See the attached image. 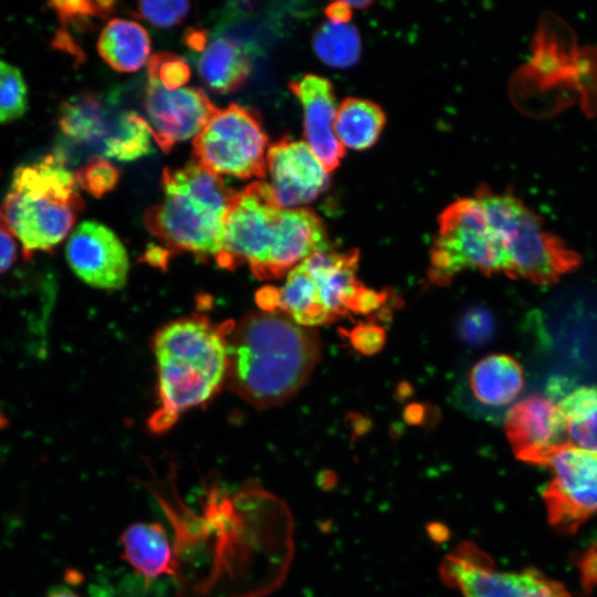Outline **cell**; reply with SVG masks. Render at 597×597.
Wrapping results in <instances>:
<instances>
[{
  "instance_id": "obj_1",
  "label": "cell",
  "mask_w": 597,
  "mask_h": 597,
  "mask_svg": "<svg viewBox=\"0 0 597 597\" xmlns=\"http://www.w3.org/2000/svg\"><path fill=\"white\" fill-rule=\"evenodd\" d=\"M321 355L312 328L281 311L249 313L228 336V387L258 408L280 405L307 381Z\"/></svg>"
},
{
  "instance_id": "obj_2",
  "label": "cell",
  "mask_w": 597,
  "mask_h": 597,
  "mask_svg": "<svg viewBox=\"0 0 597 597\" xmlns=\"http://www.w3.org/2000/svg\"><path fill=\"white\" fill-rule=\"evenodd\" d=\"M328 247L324 224L312 210L282 208L270 184L253 181L227 216L216 262L230 270L248 264L258 279L274 280Z\"/></svg>"
},
{
  "instance_id": "obj_3",
  "label": "cell",
  "mask_w": 597,
  "mask_h": 597,
  "mask_svg": "<svg viewBox=\"0 0 597 597\" xmlns=\"http://www.w3.org/2000/svg\"><path fill=\"white\" fill-rule=\"evenodd\" d=\"M231 321L212 323L191 315L170 322L154 338L159 406L148 419L155 433L169 430L180 415L211 399L226 383Z\"/></svg>"
},
{
  "instance_id": "obj_4",
  "label": "cell",
  "mask_w": 597,
  "mask_h": 597,
  "mask_svg": "<svg viewBox=\"0 0 597 597\" xmlns=\"http://www.w3.org/2000/svg\"><path fill=\"white\" fill-rule=\"evenodd\" d=\"M164 198L145 212L148 231L174 251L218 259L227 216L239 192L222 178L191 161L163 170Z\"/></svg>"
},
{
  "instance_id": "obj_5",
  "label": "cell",
  "mask_w": 597,
  "mask_h": 597,
  "mask_svg": "<svg viewBox=\"0 0 597 597\" xmlns=\"http://www.w3.org/2000/svg\"><path fill=\"white\" fill-rule=\"evenodd\" d=\"M84 208L74 174L57 155L18 167L0 205V227L21 245L24 259L49 252L73 230Z\"/></svg>"
},
{
  "instance_id": "obj_6",
  "label": "cell",
  "mask_w": 597,
  "mask_h": 597,
  "mask_svg": "<svg viewBox=\"0 0 597 597\" xmlns=\"http://www.w3.org/2000/svg\"><path fill=\"white\" fill-rule=\"evenodd\" d=\"M475 198L492 228L504 239L510 277L551 285L579 265V254L546 230L540 216L512 192L499 193L482 186Z\"/></svg>"
},
{
  "instance_id": "obj_7",
  "label": "cell",
  "mask_w": 597,
  "mask_h": 597,
  "mask_svg": "<svg viewBox=\"0 0 597 597\" xmlns=\"http://www.w3.org/2000/svg\"><path fill=\"white\" fill-rule=\"evenodd\" d=\"M430 262V276L437 283H447L465 269L511 273L505 242L475 197L458 199L442 211Z\"/></svg>"
},
{
  "instance_id": "obj_8",
  "label": "cell",
  "mask_w": 597,
  "mask_h": 597,
  "mask_svg": "<svg viewBox=\"0 0 597 597\" xmlns=\"http://www.w3.org/2000/svg\"><path fill=\"white\" fill-rule=\"evenodd\" d=\"M266 145L268 136L258 112L232 103L218 108L195 136L192 154L196 163L214 175L264 178Z\"/></svg>"
},
{
  "instance_id": "obj_9",
  "label": "cell",
  "mask_w": 597,
  "mask_h": 597,
  "mask_svg": "<svg viewBox=\"0 0 597 597\" xmlns=\"http://www.w3.org/2000/svg\"><path fill=\"white\" fill-rule=\"evenodd\" d=\"M440 576L464 597H569L562 584L536 569L496 570L491 558L470 542L443 559Z\"/></svg>"
},
{
  "instance_id": "obj_10",
  "label": "cell",
  "mask_w": 597,
  "mask_h": 597,
  "mask_svg": "<svg viewBox=\"0 0 597 597\" xmlns=\"http://www.w3.org/2000/svg\"><path fill=\"white\" fill-rule=\"evenodd\" d=\"M545 467L552 472L543 492L548 521L559 531L575 532L597 512V454L565 443Z\"/></svg>"
},
{
  "instance_id": "obj_11",
  "label": "cell",
  "mask_w": 597,
  "mask_h": 597,
  "mask_svg": "<svg viewBox=\"0 0 597 597\" xmlns=\"http://www.w3.org/2000/svg\"><path fill=\"white\" fill-rule=\"evenodd\" d=\"M144 105L153 139L163 151L195 137L218 109L198 87L167 88L148 77Z\"/></svg>"
},
{
  "instance_id": "obj_12",
  "label": "cell",
  "mask_w": 597,
  "mask_h": 597,
  "mask_svg": "<svg viewBox=\"0 0 597 597\" xmlns=\"http://www.w3.org/2000/svg\"><path fill=\"white\" fill-rule=\"evenodd\" d=\"M65 255L75 275L93 287L118 290L126 283L127 251L119 238L100 222L77 224L69 235Z\"/></svg>"
},
{
  "instance_id": "obj_13",
  "label": "cell",
  "mask_w": 597,
  "mask_h": 597,
  "mask_svg": "<svg viewBox=\"0 0 597 597\" xmlns=\"http://www.w3.org/2000/svg\"><path fill=\"white\" fill-rule=\"evenodd\" d=\"M504 430L515 457L533 464L545 465L555 450L569 443L557 402L538 395L511 407Z\"/></svg>"
},
{
  "instance_id": "obj_14",
  "label": "cell",
  "mask_w": 597,
  "mask_h": 597,
  "mask_svg": "<svg viewBox=\"0 0 597 597\" xmlns=\"http://www.w3.org/2000/svg\"><path fill=\"white\" fill-rule=\"evenodd\" d=\"M270 186L282 208H295L316 199L326 188L328 171L306 142L284 137L266 153Z\"/></svg>"
},
{
  "instance_id": "obj_15",
  "label": "cell",
  "mask_w": 597,
  "mask_h": 597,
  "mask_svg": "<svg viewBox=\"0 0 597 597\" xmlns=\"http://www.w3.org/2000/svg\"><path fill=\"white\" fill-rule=\"evenodd\" d=\"M290 88L303 107L306 144L327 171L334 170L345 154V147L335 134L338 107L331 82L306 74L290 83Z\"/></svg>"
},
{
  "instance_id": "obj_16",
  "label": "cell",
  "mask_w": 597,
  "mask_h": 597,
  "mask_svg": "<svg viewBox=\"0 0 597 597\" xmlns=\"http://www.w3.org/2000/svg\"><path fill=\"white\" fill-rule=\"evenodd\" d=\"M301 265L315 282L321 303L334 320L349 312L363 286L356 279L357 250L338 252L329 245L311 254Z\"/></svg>"
},
{
  "instance_id": "obj_17",
  "label": "cell",
  "mask_w": 597,
  "mask_h": 597,
  "mask_svg": "<svg viewBox=\"0 0 597 597\" xmlns=\"http://www.w3.org/2000/svg\"><path fill=\"white\" fill-rule=\"evenodd\" d=\"M122 113L113 112L101 97L84 93L61 105L59 126L66 139L90 147L102 156Z\"/></svg>"
},
{
  "instance_id": "obj_18",
  "label": "cell",
  "mask_w": 597,
  "mask_h": 597,
  "mask_svg": "<svg viewBox=\"0 0 597 597\" xmlns=\"http://www.w3.org/2000/svg\"><path fill=\"white\" fill-rule=\"evenodd\" d=\"M123 558L145 580L175 574L172 548L158 522H136L121 534Z\"/></svg>"
},
{
  "instance_id": "obj_19",
  "label": "cell",
  "mask_w": 597,
  "mask_h": 597,
  "mask_svg": "<svg viewBox=\"0 0 597 597\" xmlns=\"http://www.w3.org/2000/svg\"><path fill=\"white\" fill-rule=\"evenodd\" d=\"M473 397L486 407L513 402L524 388V374L511 356L492 354L474 364L469 375Z\"/></svg>"
},
{
  "instance_id": "obj_20",
  "label": "cell",
  "mask_w": 597,
  "mask_h": 597,
  "mask_svg": "<svg viewBox=\"0 0 597 597\" xmlns=\"http://www.w3.org/2000/svg\"><path fill=\"white\" fill-rule=\"evenodd\" d=\"M198 72L214 92L228 94L240 88L251 72L249 56L238 41L218 36L200 51Z\"/></svg>"
},
{
  "instance_id": "obj_21",
  "label": "cell",
  "mask_w": 597,
  "mask_h": 597,
  "mask_svg": "<svg viewBox=\"0 0 597 597\" xmlns=\"http://www.w3.org/2000/svg\"><path fill=\"white\" fill-rule=\"evenodd\" d=\"M97 49L102 59L115 71L135 72L148 59L150 39L139 23L112 19L101 32Z\"/></svg>"
},
{
  "instance_id": "obj_22",
  "label": "cell",
  "mask_w": 597,
  "mask_h": 597,
  "mask_svg": "<svg viewBox=\"0 0 597 597\" xmlns=\"http://www.w3.org/2000/svg\"><path fill=\"white\" fill-rule=\"evenodd\" d=\"M385 125V114L375 103L348 97L337 108L335 134L344 147L362 150L378 139Z\"/></svg>"
},
{
  "instance_id": "obj_23",
  "label": "cell",
  "mask_w": 597,
  "mask_h": 597,
  "mask_svg": "<svg viewBox=\"0 0 597 597\" xmlns=\"http://www.w3.org/2000/svg\"><path fill=\"white\" fill-rule=\"evenodd\" d=\"M557 406L569 443L597 454V387H578Z\"/></svg>"
},
{
  "instance_id": "obj_24",
  "label": "cell",
  "mask_w": 597,
  "mask_h": 597,
  "mask_svg": "<svg viewBox=\"0 0 597 597\" xmlns=\"http://www.w3.org/2000/svg\"><path fill=\"white\" fill-rule=\"evenodd\" d=\"M314 50L320 59L336 67H348L359 56L360 40L349 22L327 20L314 35Z\"/></svg>"
},
{
  "instance_id": "obj_25",
  "label": "cell",
  "mask_w": 597,
  "mask_h": 597,
  "mask_svg": "<svg viewBox=\"0 0 597 597\" xmlns=\"http://www.w3.org/2000/svg\"><path fill=\"white\" fill-rule=\"evenodd\" d=\"M151 132L145 118L135 112H123L102 156L122 161L134 160L153 151Z\"/></svg>"
},
{
  "instance_id": "obj_26",
  "label": "cell",
  "mask_w": 597,
  "mask_h": 597,
  "mask_svg": "<svg viewBox=\"0 0 597 597\" xmlns=\"http://www.w3.org/2000/svg\"><path fill=\"white\" fill-rule=\"evenodd\" d=\"M28 108V90L19 69L0 59V124L20 118Z\"/></svg>"
},
{
  "instance_id": "obj_27",
  "label": "cell",
  "mask_w": 597,
  "mask_h": 597,
  "mask_svg": "<svg viewBox=\"0 0 597 597\" xmlns=\"http://www.w3.org/2000/svg\"><path fill=\"white\" fill-rule=\"evenodd\" d=\"M77 186L90 195L101 197L111 191L119 179V171L108 160L96 158L74 172Z\"/></svg>"
},
{
  "instance_id": "obj_28",
  "label": "cell",
  "mask_w": 597,
  "mask_h": 597,
  "mask_svg": "<svg viewBox=\"0 0 597 597\" xmlns=\"http://www.w3.org/2000/svg\"><path fill=\"white\" fill-rule=\"evenodd\" d=\"M148 77L155 78L167 88H179L190 77L189 65L170 53H156L148 62Z\"/></svg>"
},
{
  "instance_id": "obj_29",
  "label": "cell",
  "mask_w": 597,
  "mask_h": 597,
  "mask_svg": "<svg viewBox=\"0 0 597 597\" xmlns=\"http://www.w3.org/2000/svg\"><path fill=\"white\" fill-rule=\"evenodd\" d=\"M189 7V2L186 1H140L136 4V11L151 24L169 28L186 17Z\"/></svg>"
},
{
  "instance_id": "obj_30",
  "label": "cell",
  "mask_w": 597,
  "mask_h": 597,
  "mask_svg": "<svg viewBox=\"0 0 597 597\" xmlns=\"http://www.w3.org/2000/svg\"><path fill=\"white\" fill-rule=\"evenodd\" d=\"M114 1H55L50 6L64 22L84 23L91 18H103L114 10Z\"/></svg>"
},
{
  "instance_id": "obj_31",
  "label": "cell",
  "mask_w": 597,
  "mask_h": 597,
  "mask_svg": "<svg viewBox=\"0 0 597 597\" xmlns=\"http://www.w3.org/2000/svg\"><path fill=\"white\" fill-rule=\"evenodd\" d=\"M353 347L364 355H374L385 345V329L375 324H358L348 333Z\"/></svg>"
},
{
  "instance_id": "obj_32",
  "label": "cell",
  "mask_w": 597,
  "mask_h": 597,
  "mask_svg": "<svg viewBox=\"0 0 597 597\" xmlns=\"http://www.w3.org/2000/svg\"><path fill=\"white\" fill-rule=\"evenodd\" d=\"M385 300V293L376 292L362 286L350 304L349 312L360 314L370 313L380 307Z\"/></svg>"
},
{
  "instance_id": "obj_33",
  "label": "cell",
  "mask_w": 597,
  "mask_h": 597,
  "mask_svg": "<svg viewBox=\"0 0 597 597\" xmlns=\"http://www.w3.org/2000/svg\"><path fill=\"white\" fill-rule=\"evenodd\" d=\"M18 256V241L0 227V274L7 272Z\"/></svg>"
},
{
  "instance_id": "obj_34",
  "label": "cell",
  "mask_w": 597,
  "mask_h": 597,
  "mask_svg": "<svg viewBox=\"0 0 597 597\" xmlns=\"http://www.w3.org/2000/svg\"><path fill=\"white\" fill-rule=\"evenodd\" d=\"M485 320L480 313L467 314L461 323V334L470 342L481 339L485 331Z\"/></svg>"
},
{
  "instance_id": "obj_35",
  "label": "cell",
  "mask_w": 597,
  "mask_h": 597,
  "mask_svg": "<svg viewBox=\"0 0 597 597\" xmlns=\"http://www.w3.org/2000/svg\"><path fill=\"white\" fill-rule=\"evenodd\" d=\"M352 9L353 8L349 2L337 1L331 3L326 8L325 13L328 17V20L337 22H349L352 17Z\"/></svg>"
},
{
  "instance_id": "obj_36",
  "label": "cell",
  "mask_w": 597,
  "mask_h": 597,
  "mask_svg": "<svg viewBox=\"0 0 597 597\" xmlns=\"http://www.w3.org/2000/svg\"><path fill=\"white\" fill-rule=\"evenodd\" d=\"M46 597H80V596L66 587H57V588H54L52 591H50Z\"/></svg>"
}]
</instances>
